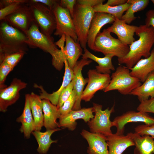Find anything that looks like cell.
Segmentation results:
<instances>
[{
    "label": "cell",
    "instance_id": "6da1fadb",
    "mask_svg": "<svg viewBox=\"0 0 154 154\" xmlns=\"http://www.w3.org/2000/svg\"><path fill=\"white\" fill-rule=\"evenodd\" d=\"M135 33L138 39L129 45V51L125 56L117 59L119 64H125L128 68H132L142 57H148L154 44L153 27L141 25L138 27Z\"/></svg>",
    "mask_w": 154,
    "mask_h": 154
},
{
    "label": "cell",
    "instance_id": "7a4b0ae2",
    "mask_svg": "<svg viewBox=\"0 0 154 154\" xmlns=\"http://www.w3.org/2000/svg\"><path fill=\"white\" fill-rule=\"evenodd\" d=\"M111 33L107 29L100 32L95 40L93 50L105 56H115L118 58L124 57L129 51V46L112 37Z\"/></svg>",
    "mask_w": 154,
    "mask_h": 154
},
{
    "label": "cell",
    "instance_id": "3957f363",
    "mask_svg": "<svg viewBox=\"0 0 154 154\" xmlns=\"http://www.w3.org/2000/svg\"><path fill=\"white\" fill-rule=\"evenodd\" d=\"M95 12L93 7L76 3L72 19L78 38V42L86 48L88 31Z\"/></svg>",
    "mask_w": 154,
    "mask_h": 154
},
{
    "label": "cell",
    "instance_id": "277c9868",
    "mask_svg": "<svg viewBox=\"0 0 154 154\" xmlns=\"http://www.w3.org/2000/svg\"><path fill=\"white\" fill-rule=\"evenodd\" d=\"M129 70L125 66L117 67L112 74L110 82L104 92L116 90L121 94L126 95L130 94L133 90L140 86L141 82L131 75Z\"/></svg>",
    "mask_w": 154,
    "mask_h": 154
},
{
    "label": "cell",
    "instance_id": "5b68a950",
    "mask_svg": "<svg viewBox=\"0 0 154 154\" xmlns=\"http://www.w3.org/2000/svg\"><path fill=\"white\" fill-rule=\"evenodd\" d=\"M27 3L33 21L40 27V31L51 37L56 28L55 19L52 11L40 3L28 2Z\"/></svg>",
    "mask_w": 154,
    "mask_h": 154
},
{
    "label": "cell",
    "instance_id": "8992f818",
    "mask_svg": "<svg viewBox=\"0 0 154 154\" xmlns=\"http://www.w3.org/2000/svg\"><path fill=\"white\" fill-rule=\"evenodd\" d=\"M25 34L28 38L29 46L33 48L38 47L49 53L52 56V61L57 58L60 49L57 48L54 42L53 38L42 33L34 22Z\"/></svg>",
    "mask_w": 154,
    "mask_h": 154
},
{
    "label": "cell",
    "instance_id": "52a82bcc",
    "mask_svg": "<svg viewBox=\"0 0 154 154\" xmlns=\"http://www.w3.org/2000/svg\"><path fill=\"white\" fill-rule=\"evenodd\" d=\"M92 108L94 117L87 123L90 132L101 134L106 137L112 135L111 128L113 126L110 117L114 112V105L110 109L108 108L103 110L101 105L93 103Z\"/></svg>",
    "mask_w": 154,
    "mask_h": 154
},
{
    "label": "cell",
    "instance_id": "ba28073f",
    "mask_svg": "<svg viewBox=\"0 0 154 154\" xmlns=\"http://www.w3.org/2000/svg\"><path fill=\"white\" fill-rule=\"evenodd\" d=\"M59 2L56 3L51 10L56 23L54 34L61 37L63 35H68L75 41L78 42L77 37L70 12L67 9L62 7Z\"/></svg>",
    "mask_w": 154,
    "mask_h": 154
},
{
    "label": "cell",
    "instance_id": "9c48e42d",
    "mask_svg": "<svg viewBox=\"0 0 154 154\" xmlns=\"http://www.w3.org/2000/svg\"><path fill=\"white\" fill-rule=\"evenodd\" d=\"M87 85L84 90L82 100L89 102L99 90H104L109 85L111 78L110 74L100 73L96 69L89 70L88 72Z\"/></svg>",
    "mask_w": 154,
    "mask_h": 154
},
{
    "label": "cell",
    "instance_id": "30bf717a",
    "mask_svg": "<svg viewBox=\"0 0 154 154\" xmlns=\"http://www.w3.org/2000/svg\"><path fill=\"white\" fill-rule=\"evenodd\" d=\"M139 122L147 125L154 124V117L150 116L148 113L130 111L116 117L112 121L113 126L117 129L115 133L118 135L123 134L125 126L127 123Z\"/></svg>",
    "mask_w": 154,
    "mask_h": 154
},
{
    "label": "cell",
    "instance_id": "8fae6325",
    "mask_svg": "<svg viewBox=\"0 0 154 154\" xmlns=\"http://www.w3.org/2000/svg\"><path fill=\"white\" fill-rule=\"evenodd\" d=\"M27 84L20 79L14 78L8 87L0 90V111L5 112L8 107L15 103L19 98L20 92Z\"/></svg>",
    "mask_w": 154,
    "mask_h": 154
},
{
    "label": "cell",
    "instance_id": "7c38bea8",
    "mask_svg": "<svg viewBox=\"0 0 154 154\" xmlns=\"http://www.w3.org/2000/svg\"><path fill=\"white\" fill-rule=\"evenodd\" d=\"M0 27V44L9 46H29L26 35L3 20Z\"/></svg>",
    "mask_w": 154,
    "mask_h": 154
},
{
    "label": "cell",
    "instance_id": "4fadbf2b",
    "mask_svg": "<svg viewBox=\"0 0 154 154\" xmlns=\"http://www.w3.org/2000/svg\"><path fill=\"white\" fill-rule=\"evenodd\" d=\"M25 4L3 20L13 27L21 30L24 34L34 22L29 6L28 4Z\"/></svg>",
    "mask_w": 154,
    "mask_h": 154
},
{
    "label": "cell",
    "instance_id": "5bb4252c",
    "mask_svg": "<svg viewBox=\"0 0 154 154\" xmlns=\"http://www.w3.org/2000/svg\"><path fill=\"white\" fill-rule=\"evenodd\" d=\"M92 62L91 60L82 58L78 61L74 68L73 90L76 94V100L72 110H77L81 109V96L84 87L88 82V78L85 79L83 77L82 71L84 66L89 65Z\"/></svg>",
    "mask_w": 154,
    "mask_h": 154
},
{
    "label": "cell",
    "instance_id": "9a60e30c",
    "mask_svg": "<svg viewBox=\"0 0 154 154\" xmlns=\"http://www.w3.org/2000/svg\"><path fill=\"white\" fill-rule=\"evenodd\" d=\"M92 107L84 108L77 110H72L69 113L59 119V127L68 128L69 130H74L77 126L76 121L78 119H82L88 123L94 117Z\"/></svg>",
    "mask_w": 154,
    "mask_h": 154
},
{
    "label": "cell",
    "instance_id": "2e32d148",
    "mask_svg": "<svg viewBox=\"0 0 154 154\" xmlns=\"http://www.w3.org/2000/svg\"><path fill=\"white\" fill-rule=\"evenodd\" d=\"M65 47L60 48L61 59L64 63L66 60L70 68L73 70L78 58L82 54V49L80 44L69 36L65 35Z\"/></svg>",
    "mask_w": 154,
    "mask_h": 154
},
{
    "label": "cell",
    "instance_id": "e0dca14e",
    "mask_svg": "<svg viewBox=\"0 0 154 154\" xmlns=\"http://www.w3.org/2000/svg\"><path fill=\"white\" fill-rule=\"evenodd\" d=\"M81 134L88 143V154H108L106 136L101 134L89 132L85 129L82 131Z\"/></svg>",
    "mask_w": 154,
    "mask_h": 154
},
{
    "label": "cell",
    "instance_id": "ac0fdd59",
    "mask_svg": "<svg viewBox=\"0 0 154 154\" xmlns=\"http://www.w3.org/2000/svg\"><path fill=\"white\" fill-rule=\"evenodd\" d=\"M138 27L128 24L123 20L116 18L112 25L107 29L111 33L115 34L122 43L129 46L135 40L134 36Z\"/></svg>",
    "mask_w": 154,
    "mask_h": 154
},
{
    "label": "cell",
    "instance_id": "d6986e66",
    "mask_svg": "<svg viewBox=\"0 0 154 154\" xmlns=\"http://www.w3.org/2000/svg\"><path fill=\"white\" fill-rule=\"evenodd\" d=\"M116 19L114 16L109 14L95 12L88 31L87 39V44L91 49L93 50L95 40L102 27L108 24L113 23Z\"/></svg>",
    "mask_w": 154,
    "mask_h": 154
},
{
    "label": "cell",
    "instance_id": "ffe728a7",
    "mask_svg": "<svg viewBox=\"0 0 154 154\" xmlns=\"http://www.w3.org/2000/svg\"><path fill=\"white\" fill-rule=\"evenodd\" d=\"M65 72L63 80L61 86L58 90L51 94L47 92L41 86L35 84L34 86L38 88L40 90L39 96L42 100L46 99L49 101L53 104L57 106L60 96L64 89L71 82L74 77L73 70L69 67L67 62L65 60L64 62Z\"/></svg>",
    "mask_w": 154,
    "mask_h": 154
},
{
    "label": "cell",
    "instance_id": "44dd1931",
    "mask_svg": "<svg viewBox=\"0 0 154 154\" xmlns=\"http://www.w3.org/2000/svg\"><path fill=\"white\" fill-rule=\"evenodd\" d=\"M128 69L131 70V76L143 82L148 75L154 71V48L151 50L148 57L140 59L132 68Z\"/></svg>",
    "mask_w": 154,
    "mask_h": 154
},
{
    "label": "cell",
    "instance_id": "7402d4cb",
    "mask_svg": "<svg viewBox=\"0 0 154 154\" xmlns=\"http://www.w3.org/2000/svg\"><path fill=\"white\" fill-rule=\"evenodd\" d=\"M29 95V94L25 95L23 112L16 120L17 121L21 123V125L20 131L27 139L30 137L31 134L35 129V122L30 107Z\"/></svg>",
    "mask_w": 154,
    "mask_h": 154
},
{
    "label": "cell",
    "instance_id": "603a6c76",
    "mask_svg": "<svg viewBox=\"0 0 154 154\" xmlns=\"http://www.w3.org/2000/svg\"><path fill=\"white\" fill-rule=\"evenodd\" d=\"M108 154H122L128 147L135 146L134 143L129 136L115 134L107 137Z\"/></svg>",
    "mask_w": 154,
    "mask_h": 154
},
{
    "label": "cell",
    "instance_id": "cb8c5ba5",
    "mask_svg": "<svg viewBox=\"0 0 154 154\" xmlns=\"http://www.w3.org/2000/svg\"><path fill=\"white\" fill-rule=\"evenodd\" d=\"M127 135L131 138L134 143L133 154H154L153 138L148 135L141 136L135 132H130Z\"/></svg>",
    "mask_w": 154,
    "mask_h": 154
},
{
    "label": "cell",
    "instance_id": "d4e9b609",
    "mask_svg": "<svg viewBox=\"0 0 154 154\" xmlns=\"http://www.w3.org/2000/svg\"><path fill=\"white\" fill-rule=\"evenodd\" d=\"M44 115L43 126L46 130L54 129L59 128L57 121L60 115L56 106L53 104L46 99L42 100Z\"/></svg>",
    "mask_w": 154,
    "mask_h": 154
},
{
    "label": "cell",
    "instance_id": "484cf974",
    "mask_svg": "<svg viewBox=\"0 0 154 154\" xmlns=\"http://www.w3.org/2000/svg\"><path fill=\"white\" fill-rule=\"evenodd\" d=\"M31 109L35 125V130L40 131L43 126L44 115L42 100L33 92L30 94Z\"/></svg>",
    "mask_w": 154,
    "mask_h": 154
},
{
    "label": "cell",
    "instance_id": "4316f807",
    "mask_svg": "<svg viewBox=\"0 0 154 154\" xmlns=\"http://www.w3.org/2000/svg\"><path fill=\"white\" fill-rule=\"evenodd\" d=\"M84 53L82 54V58H90L97 63L98 65L96 66L97 72L104 74L111 73V70H115V68L112 62L113 56L110 55L105 56L102 58L97 57L91 53L87 48L84 49Z\"/></svg>",
    "mask_w": 154,
    "mask_h": 154
},
{
    "label": "cell",
    "instance_id": "83f0119b",
    "mask_svg": "<svg viewBox=\"0 0 154 154\" xmlns=\"http://www.w3.org/2000/svg\"><path fill=\"white\" fill-rule=\"evenodd\" d=\"M131 95L137 96L141 102L151 98H154V71L148 76L140 86L133 90Z\"/></svg>",
    "mask_w": 154,
    "mask_h": 154
},
{
    "label": "cell",
    "instance_id": "f1b7e54d",
    "mask_svg": "<svg viewBox=\"0 0 154 154\" xmlns=\"http://www.w3.org/2000/svg\"><path fill=\"white\" fill-rule=\"evenodd\" d=\"M61 129L57 128L54 129L46 130L44 132L40 131L35 130L32 132L38 144L37 149L39 153L44 154L48 151L51 144L57 142L56 140H54L51 138L52 134L56 131L60 130Z\"/></svg>",
    "mask_w": 154,
    "mask_h": 154
},
{
    "label": "cell",
    "instance_id": "f546056e",
    "mask_svg": "<svg viewBox=\"0 0 154 154\" xmlns=\"http://www.w3.org/2000/svg\"><path fill=\"white\" fill-rule=\"evenodd\" d=\"M127 2L130 4L129 8L123 15L121 19L129 25L137 17H135V13L143 10L149 5V0H128Z\"/></svg>",
    "mask_w": 154,
    "mask_h": 154
},
{
    "label": "cell",
    "instance_id": "4dcf8cb0",
    "mask_svg": "<svg viewBox=\"0 0 154 154\" xmlns=\"http://www.w3.org/2000/svg\"><path fill=\"white\" fill-rule=\"evenodd\" d=\"M130 4L127 2L125 4L116 6H112L101 3L93 7L95 12L104 13L111 14L116 19H121L124 13L126 11Z\"/></svg>",
    "mask_w": 154,
    "mask_h": 154
},
{
    "label": "cell",
    "instance_id": "1f68e13d",
    "mask_svg": "<svg viewBox=\"0 0 154 154\" xmlns=\"http://www.w3.org/2000/svg\"><path fill=\"white\" fill-rule=\"evenodd\" d=\"M76 100V94L73 90L69 98L64 103L63 105L58 108L61 116L60 117L66 115L72 110Z\"/></svg>",
    "mask_w": 154,
    "mask_h": 154
},
{
    "label": "cell",
    "instance_id": "d6a6232c",
    "mask_svg": "<svg viewBox=\"0 0 154 154\" xmlns=\"http://www.w3.org/2000/svg\"><path fill=\"white\" fill-rule=\"evenodd\" d=\"M25 3L17 2L8 5L0 10V20L5 19L7 16L14 13L23 4Z\"/></svg>",
    "mask_w": 154,
    "mask_h": 154
},
{
    "label": "cell",
    "instance_id": "836d02e7",
    "mask_svg": "<svg viewBox=\"0 0 154 154\" xmlns=\"http://www.w3.org/2000/svg\"><path fill=\"white\" fill-rule=\"evenodd\" d=\"M0 64V89H1L7 87L5 84L6 77L14 68L4 62Z\"/></svg>",
    "mask_w": 154,
    "mask_h": 154
},
{
    "label": "cell",
    "instance_id": "e575fe53",
    "mask_svg": "<svg viewBox=\"0 0 154 154\" xmlns=\"http://www.w3.org/2000/svg\"><path fill=\"white\" fill-rule=\"evenodd\" d=\"M73 87L74 80L73 79L70 83L62 91L56 106L58 108H60L69 98L72 92Z\"/></svg>",
    "mask_w": 154,
    "mask_h": 154
},
{
    "label": "cell",
    "instance_id": "d590c367",
    "mask_svg": "<svg viewBox=\"0 0 154 154\" xmlns=\"http://www.w3.org/2000/svg\"><path fill=\"white\" fill-rule=\"evenodd\" d=\"M137 110L138 111L154 113V98L141 102Z\"/></svg>",
    "mask_w": 154,
    "mask_h": 154
},
{
    "label": "cell",
    "instance_id": "8d00e7d4",
    "mask_svg": "<svg viewBox=\"0 0 154 154\" xmlns=\"http://www.w3.org/2000/svg\"><path fill=\"white\" fill-rule=\"evenodd\" d=\"M134 129L135 133L141 136L148 135L154 139V124L140 125Z\"/></svg>",
    "mask_w": 154,
    "mask_h": 154
},
{
    "label": "cell",
    "instance_id": "74e56055",
    "mask_svg": "<svg viewBox=\"0 0 154 154\" xmlns=\"http://www.w3.org/2000/svg\"><path fill=\"white\" fill-rule=\"evenodd\" d=\"M25 54L23 52H18L9 55L4 58L2 62H4L14 68Z\"/></svg>",
    "mask_w": 154,
    "mask_h": 154
},
{
    "label": "cell",
    "instance_id": "f35d334b",
    "mask_svg": "<svg viewBox=\"0 0 154 154\" xmlns=\"http://www.w3.org/2000/svg\"><path fill=\"white\" fill-rule=\"evenodd\" d=\"M76 1L77 0H61L60 1L59 3L62 7L69 11L72 18L74 7Z\"/></svg>",
    "mask_w": 154,
    "mask_h": 154
},
{
    "label": "cell",
    "instance_id": "ab89813d",
    "mask_svg": "<svg viewBox=\"0 0 154 154\" xmlns=\"http://www.w3.org/2000/svg\"><path fill=\"white\" fill-rule=\"evenodd\" d=\"M105 1L104 0H77L76 3L93 7L96 5L103 3Z\"/></svg>",
    "mask_w": 154,
    "mask_h": 154
},
{
    "label": "cell",
    "instance_id": "60d3db41",
    "mask_svg": "<svg viewBox=\"0 0 154 154\" xmlns=\"http://www.w3.org/2000/svg\"><path fill=\"white\" fill-rule=\"evenodd\" d=\"M145 25L154 28V9L148 10L145 14Z\"/></svg>",
    "mask_w": 154,
    "mask_h": 154
},
{
    "label": "cell",
    "instance_id": "b9f144b4",
    "mask_svg": "<svg viewBox=\"0 0 154 154\" xmlns=\"http://www.w3.org/2000/svg\"><path fill=\"white\" fill-rule=\"evenodd\" d=\"M59 1L55 0H29V2L32 3H39L48 7L51 10L54 5Z\"/></svg>",
    "mask_w": 154,
    "mask_h": 154
},
{
    "label": "cell",
    "instance_id": "7bdbcfd3",
    "mask_svg": "<svg viewBox=\"0 0 154 154\" xmlns=\"http://www.w3.org/2000/svg\"><path fill=\"white\" fill-rule=\"evenodd\" d=\"M28 0H4L0 1V7L2 8L8 5L17 2H22L27 3Z\"/></svg>",
    "mask_w": 154,
    "mask_h": 154
},
{
    "label": "cell",
    "instance_id": "ee69618b",
    "mask_svg": "<svg viewBox=\"0 0 154 154\" xmlns=\"http://www.w3.org/2000/svg\"><path fill=\"white\" fill-rule=\"evenodd\" d=\"M127 1V0H108L105 4L110 6H116L124 4Z\"/></svg>",
    "mask_w": 154,
    "mask_h": 154
},
{
    "label": "cell",
    "instance_id": "f6af8a7d",
    "mask_svg": "<svg viewBox=\"0 0 154 154\" xmlns=\"http://www.w3.org/2000/svg\"><path fill=\"white\" fill-rule=\"evenodd\" d=\"M151 1L152 2L154 5V0H151Z\"/></svg>",
    "mask_w": 154,
    "mask_h": 154
}]
</instances>
